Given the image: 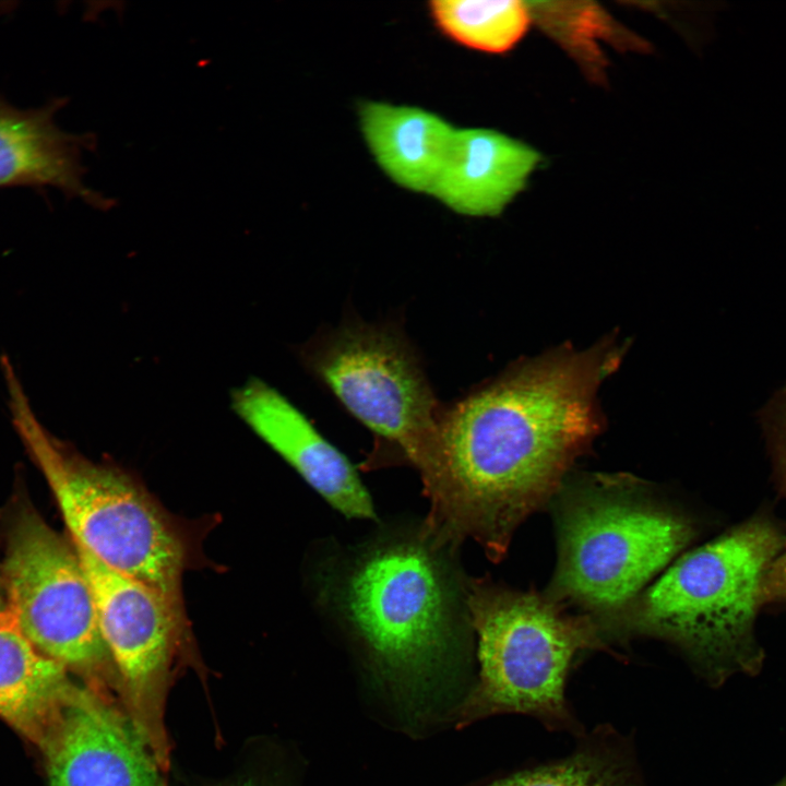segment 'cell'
Wrapping results in <instances>:
<instances>
[{
    "mask_svg": "<svg viewBox=\"0 0 786 786\" xmlns=\"http://www.w3.org/2000/svg\"><path fill=\"white\" fill-rule=\"evenodd\" d=\"M603 345L516 366L445 409L442 475L422 532L442 547L471 537L503 558L517 526L559 489L599 430Z\"/></svg>",
    "mask_w": 786,
    "mask_h": 786,
    "instance_id": "cell-1",
    "label": "cell"
},
{
    "mask_svg": "<svg viewBox=\"0 0 786 786\" xmlns=\"http://www.w3.org/2000/svg\"><path fill=\"white\" fill-rule=\"evenodd\" d=\"M785 547H786V543H785Z\"/></svg>",
    "mask_w": 786,
    "mask_h": 786,
    "instance_id": "cell-23",
    "label": "cell"
},
{
    "mask_svg": "<svg viewBox=\"0 0 786 786\" xmlns=\"http://www.w3.org/2000/svg\"><path fill=\"white\" fill-rule=\"evenodd\" d=\"M540 159L531 146L496 130L463 128L429 195L465 216H496L524 188Z\"/></svg>",
    "mask_w": 786,
    "mask_h": 786,
    "instance_id": "cell-13",
    "label": "cell"
},
{
    "mask_svg": "<svg viewBox=\"0 0 786 786\" xmlns=\"http://www.w3.org/2000/svg\"><path fill=\"white\" fill-rule=\"evenodd\" d=\"M88 579L103 640L120 684V701L158 767H169L165 705L183 648L181 602L120 573L76 543Z\"/></svg>",
    "mask_w": 786,
    "mask_h": 786,
    "instance_id": "cell-9",
    "label": "cell"
},
{
    "mask_svg": "<svg viewBox=\"0 0 786 786\" xmlns=\"http://www.w3.org/2000/svg\"><path fill=\"white\" fill-rule=\"evenodd\" d=\"M767 419L774 432L776 448L786 480V388L767 408Z\"/></svg>",
    "mask_w": 786,
    "mask_h": 786,
    "instance_id": "cell-19",
    "label": "cell"
},
{
    "mask_svg": "<svg viewBox=\"0 0 786 786\" xmlns=\"http://www.w3.org/2000/svg\"><path fill=\"white\" fill-rule=\"evenodd\" d=\"M43 748L50 786H160L157 763L122 706L76 687Z\"/></svg>",
    "mask_w": 786,
    "mask_h": 786,
    "instance_id": "cell-10",
    "label": "cell"
},
{
    "mask_svg": "<svg viewBox=\"0 0 786 786\" xmlns=\"http://www.w3.org/2000/svg\"><path fill=\"white\" fill-rule=\"evenodd\" d=\"M465 588L478 639L479 678L458 708L457 726L521 714L548 730L583 735L567 682L579 653L606 646L600 627L590 616L568 614L549 594L484 581Z\"/></svg>",
    "mask_w": 786,
    "mask_h": 786,
    "instance_id": "cell-3",
    "label": "cell"
},
{
    "mask_svg": "<svg viewBox=\"0 0 786 786\" xmlns=\"http://www.w3.org/2000/svg\"><path fill=\"white\" fill-rule=\"evenodd\" d=\"M308 366L358 420L397 445L430 500L442 474L443 409L408 343L384 326H344L307 349Z\"/></svg>",
    "mask_w": 786,
    "mask_h": 786,
    "instance_id": "cell-8",
    "label": "cell"
},
{
    "mask_svg": "<svg viewBox=\"0 0 786 786\" xmlns=\"http://www.w3.org/2000/svg\"><path fill=\"white\" fill-rule=\"evenodd\" d=\"M366 145L396 186L429 194L451 152L457 128L418 106L365 100L358 106Z\"/></svg>",
    "mask_w": 786,
    "mask_h": 786,
    "instance_id": "cell-14",
    "label": "cell"
},
{
    "mask_svg": "<svg viewBox=\"0 0 786 786\" xmlns=\"http://www.w3.org/2000/svg\"><path fill=\"white\" fill-rule=\"evenodd\" d=\"M67 672L17 630L0 628V717L39 745L75 687Z\"/></svg>",
    "mask_w": 786,
    "mask_h": 786,
    "instance_id": "cell-15",
    "label": "cell"
},
{
    "mask_svg": "<svg viewBox=\"0 0 786 786\" xmlns=\"http://www.w3.org/2000/svg\"><path fill=\"white\" fill-rule=\"evenodd\" d=\"M428 13L446 38L487 53L510 50L529 24V7L519 0H433Z\"/></svg>",
    "mask_w": 786,
    "mask_h": 786,
    "instance_id": "cell-17",
    "label": "cell"
},
{
    "mask_svg": "<svg viewBox=\"0 0 786 786\" xmlns=\"http://www.w3.org/2000/svg\"><path fill=\"white\" fill-rule=\"evenodd\" d=\"M237 415L330 505L347 517L373 519V503L349 461L281 393L258 379L231 396Z\"/></svg>",
    "mask_w": 786,
    "mask_h": 786,
    "instance_id": "cell-11",
    "label": "cell"
},
{
    "mask_svg": "<svg viewBox=\"0 0 786 786\" xmlns=\"http://www.w3.org/2000/svg\"><path fill=\"white\" fill-rule=\"evenodd\" d=\"M557 527L549 595L598 614L626 610L694 536L689 519L628 476L593 477L567 492Z\"/></svg>",
    "mask_w": 786,
    "mask_h": 786,
    "instance_id": "cell-6",
    "label": "cell"
},
{
    "mask_svg": "<svg viewBox=\"0 0 786 786\" xmlns=\"http://www.w3.org/2000/svg\"><path fill=\"white\" fill-rule=\"evenodd\" d=\"M3 573L17 631L39 653L80 675L103 701L122 706L118 674L73 544L34 510L23 509L8 534Z\"/></svg>",
    "mask_w": 786,
    "mask_h": 786,
    "instance_id": "cell-7",
    "label": "cell"
},
{
    "mask_svg": "<svg viewBox=\"0 0 786 786\" xmlns=\"http://www.w3.org/2000/svg\"><path fill=\"white\" fill-rule=\"evenodd\" d=\"M444 549L422 532L381 543L355 561L341 590L343 615L376 671L419 695L460 650V596Z\"/></svg>",
    "mask_w": 786,
    "mask_h": 786,
    "instance_id": "cell-4",
    "label": "cell"
},
{
    "mask_svg": "<svg viewBox=\"0 0 786 786\" xmlns=\"http://www.w3.org/2000/svg\"><path fill=\"white\" fill-rule=\"evenodd\" d=\"M0 628L17 630L16 620L0 590Z\"/></svg>",
    "mask_w": 786,
    "mask_h": 786,
    "instance_id": "cell-20",
    "label": "cell"
},
{
    "mask_svg": "<svg viewBox=\"0 0 786 786\" xmlns=\"http://www.w3.org/2000/svg\"><path fill=\"white\" fill-rule=\"evenodd\" d=\"M785 543L757 516L684 553L623 610L626 630L674 644L714 686L759 672L762 580Z\"/></svg>",
    "mask_w": 786,
    "mask_h": 786,
    "instance_id": "cell-2",
    "label": "cell"
},
{
    "mask_svg": "<svg viewBox=\"0 0 786 786\" xmlns=\"http://www.w3.org/2000/svg\"><path fill=\"white\" fill-rule=\"evenodd\" d=\"M773 786H786V777Z\"/></svg>",
    "mask_w": 786,
    "mask_h": 786,
    "instance_id": "cell-21",
    "label": "cell"
},
{
    "mask_svg": "<svg viewBox=\"0 0 786 786\" xmlns=\"http://www.w3.org/2000/svg\"><path fill=\"white\" fill-rule=\"evenodd\" d=\"M786 600V550L781 551L767 568L761 585V604Z\"/></svg>",
    "mask_w": 786,
    "mask_h": 786,
    "instance_id": "cell-18",
    "label": "cell"
},
{
    "mask_svg": "<svg viewBox=\"0 0 786 786\" xmlns=\"http://www.w3.org/2000/svg\"><path fill=\"white\" fill-rule=\"evenodd\" d=\"M67 98L55 97L38 108L21 109L0 95V188H55L98 210L114 201L88 188L82 152L93 148L88 134L69 133L55 117Z\"/></svg>",
    "mask_w": 786,
    "mask_h": 786,
    "instance_id": "cell-12",
    "label": "cell"
},
{
    "mask_svg": "<svg viewBox=\"0 0 786 786\" xmlns=\"http://www.w3.org/2000/svg\"><path fill=\"white\" fill-rule=\"evenodd\" d=\"M577 738L570 754L514 771L485 786H645L628 736L602 725Z\"/></svg>",
    "mask_w": 786,
    "mask_h": 786,
    "instance_id": "cell-16",
    "label": "cell"
},
{
    "mask_svg": "<svg viewBox=\"0 0 786 786\" xmlns=\"http://www.w3.org/2000/svg\"><path fill=\"white\" fill-rule=\"evenodd\" d=\"M0 364L13 426L44 474L72 541L107 567L181 602L188 555L171 519L129 475L56 440L36 418L11 361Z\"/></svg>",
    "mask_w": 786,
    "mask_h": 786,
    "instance_id": "cell-5",
    "label": "cell"
},
{
    "mask_svg": "<svg viewBox=\"0 0 786 786\" xmlns=\"http://www.w3.org/2000/svg\"><path fill=\"white\" fill-rule=\"evenodd\" d=\"M241 786H254L251 783L242 784Z\"/></svg>",
    "mask_w": 786,
    "mask_h": 786,
    "instance_id": "cell-22",
    "label": "cell"
}]
</instances>
